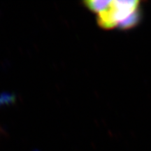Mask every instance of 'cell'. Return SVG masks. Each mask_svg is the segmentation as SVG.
<instances>
[{
  "label": "cell",
  "instance_id": "cell-3",
  "mask_svg": "<svg viewBox=\"0 0 151 151\" xmlns=\"http://www.w3.org/2000/svg\"><path fill=\"white\" fill-rule=\"evenodd\" d=\"M139 20H140V14H139V11H138L132 14L131 16L127 17L126 19H124L123 21L119 24L118 27L123 29H129V28L134 27L139 22Z\"/></svg>",
  "mask_w": 151,
  "mask_h": 151
},
{
  "label": "cell",
  "instance_id": "cell-2",
  "mask_svg": "<svg viewBox=\"0 0 151 151\" xmlns=\"http://www.w3.org/2000/svg\"><path fill=\"white\" fill-rule=\"evenodd\" d=\"M110 2L111 1H106V0H94V1H85V4L90 11L98 14L104 10Z\"/></svg>",
  "mask_w": 151,
  "mask_h": 151
},
{
  "label": "cell",
  "instance_id": "cell-1",
  "mask_svg": "<svg viewBox=\"0 0 151 151\" xmlns=\"http://www.w3.org/2000/svg\"><path fill=\"white\" fill-rule=\"evenodd\" d=\"M139 1H111L104 10L97 14L100 27L104 29L118 27L124 19L139 11Z\"/></svg>",
  "mask_w": 151,
  "mask_h": 151
}]
</instances>
